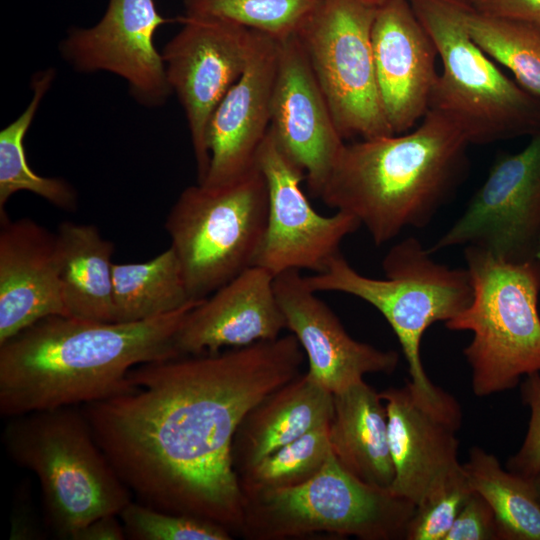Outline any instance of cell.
Segmentation results:
<instances>
[{"label": "cell", "mask_w": 540, "mask_h": 540, "mask_svg": "<svg viewBox=\"0 0 540 540\" xmlns=\"http://www.w3.org/2000/svg\"><path fill=\"white\" fill-rule=\"evenodd\" d=\"M293 334L225 351L140 364L127 386L82 410L133 497L153 508L240 532L244 494L232 443L246 414L297 377Z\"/></svg>", "instance_id": "6da1fadb"}, {"label": "cell", "mask_w": 540, "mask_h": 540, "mask_svg": "<svg viewBox=\"0 0 540 540\" xmlns=\"http://www.w3.org/2000/svg\"><path fill=\"white\" fill-rule=\"evenodd\" d=\"M199 301L137 322L56 315L34 323L0 344L1 416L83 406L120 393L132 368L181 356L177 334Z\"/></svg>", "instance_id": "7a4b0ae2"}, {"label": "cell", "mask_w": 540, "mask_h": 540, "mask_svg": "<svg viewBox=\"0 0 540 540\" xmlns=\"http://www.w3.org/2000/svg\"><path fill=\"white\" fill-rule=\"evenodd\" d=\"M468 145L449 119L428 110L412 131L345 143L319 198L385 244L431 222L463 179Z\"/></svg>", "instance_id": "3957f363"}, {"label": "cell", "mask_w": 540, "mask_h": 540, "mask_svg": "<svg viewBox=\"0 0 540 540\" xmlns=\"http://www.w3.org/2000/svg\"><path fill=\"white\" fill-rule=\"evenodd\" d=\"M383 279L355 270L340 253L325 271L304 276L316 293L341 292L377 309L394 331L408 364L410 384L428 404L443 410L459 408L456 399L428 378L420 355L425 331L444 323L471 302L473 286L467 268H450L436 262L415 237L393 245L382 261Z\"/></svg>", "instance_id": "277c9868"}, {"label": "cell", "mask_w": 540, "mask_h": 540, "mask_svg": "<svg viewBox=\"0 0 540 540\" xmlns=\"http://www.w3.org/2000/svg\"><path fill=\"white\" fill-rule=\"evenodd\" d=\"M3 442L11 458L37 477L47 523L73 540L93 520L133 500L97 443L81 406L9 418Z\"/></svg>", "instance_id": "5b68a950"}, {"label": "cell", "mask_w": 540, "mask_h": 540, "mask_svg": "<svg viewBox=\"0 0 540 540\" xmlns=\"http://www.w3.org/2000/svg\"><path fill=\"white\" fill-rule=\"evenodd\" d=\"M464 257L472 300L445 326L472 332L463 354L473 393L486 397L540 373V260L505 261L474 246L464 248Z\"/></svg>", "instance_id": "8992f818"}, {"label": "cell", "mask_w": 540, "mask_h": 540, "mask_svg": "<svg viewBox=\"0 0 540 540\" xmlns=\"http://www.w3.org/2000/svg\"><path fill=\"white\" fill-rule=\"evenodd\" d=\"M441 60L429 110L441 113L469 144L540 131V100L507 77L473 40L468 0H409Z\"/></svg>", "instance_id": "52a82bcc"}, {"label": "cell", "mask_w": 540, "mask_h": 540, "mask_svg": "<svg viewBox=\"0 0 540 540\" xmlns=\"http://www.w3.org/2000/svg\"><path fill=\"white\" fill-rule=\"evenodd\" d=\"M244 494L241 534L279 540L329 533L362 540L405 539L416 506L346 471L333 453L303 484Z\"/></svg>", "instance_id": "ba28073f"}, {"label": "cell", "mask_w": 540, "mask_h": 540, "mask_svg": "<svg viewBox=\"0 0 540 540\" xmlns=\"http://www.w3.org/2000/svg\"><path fill=\"white\" fill-rule=\"evenodd\" d=\"M268 189L257 164L221 186L186 187L165 220L193 300L255 264L267 224Z\"/></svg>", "instance_id": "9c48e42d"}, {"label": "cell", "mask_w": 540, "mask_h": 540, "mask_svg": "<svg viewBox=\"0 0 540 540\" xmlns=\"http://www.w3.org/2000/svg\"><path fill=\"white\" fill-rule=\"evenodd\" d=\"M376 9L360 0H320L297 33L344 140L394 135L373 58Z\"/></svg>", "instance_id": "30bf717a"}, {"label": "cell", "mask_w": 540, "mask_h": 540, "mask_svg": "<svg viewBox=\"0 0 540 540\" xmlns=\"http://www.w3.org/2000/svg\"><path fill=\"white\" fill-rule=\"evenodd\" d=\"M540 243V131L521 151L500 156L434 252L474 246L499 259H536Z\"/></svg>", "instance_id": "8fae6325"}, {"label": "cell", "mask_w": 540, "mask_h": 540, "mask_svg": "<svg viewBox=\"0 0 540 540\" xmlns=\"http://www.w3.org/2000/svg\"><path fill=\"white\" fill-rule=\"evenodd\" d=\"M256 164L268 189V215L255 264L273 276L302 269L320 273L339 255L342 241L361 224L346 212L318 213L303 191L304 171L278 146L270 129Z\"/></svg>", "instance_id": "7c38bea8"}, {"label": "cell", "mask_w": 540, "mask_h": 540, "mask_svg": "<svg viewBox=\"0 0 540 540\" xmlns=\"http://www.w3.org/2000/svg\"><path fill=\"white\" fill-rule=\"evenodd\" d=\"M183 28L161 55L167 79L185 112L198 182L208 172V125L212 114L241 76L253 30L214 18L180 17Z\"/></svg>", "instance_id": "4fadbf2b"}, {"label": "cell", "mask_w": 540, "mask_h": 540, "mask_svg": "<svg viewBox=\"0 0 540 540\" xmlns=\"http://www.w3.org/2000/svg\"><path fill=\"white\" fill-rule=\"evenodd\" d=\"M168 21L154 0H109L97 24L68 31L60 54L78 72L108 71L120 76L139 104L160 107L172 89L153 38Z\"/></svg>", "instance_id": "5bb4252c"}, {"label": "cell", "mask_w": 540, "mask_h": 540, "mask_svg": "<svg viewBox=\"0 0 540 540\" xmlns=\"http://www.w3.org/2000/svg\"><path fill=\"white\" fill-rule=\"evenodd\" d=\"M270 131L319 198L345 145L297 34L278 40Z\"/></svg>", "instance_id": "9a60e30c"}, {"label": "cell", "mask_w": 540, "mask_h": 540, "mask_svg": "<svg viewBox=\"0 0 540 540\" xmlns=\"http://www.w3.org/2000/svg\"><path fill=\"white\" fill-rule=\"evenodd\" d=\"M385 403L394 466L390 490L415 506L465 478L458 459L456 432L461 411H445L425 402L407 381L380 392Z\"/></svg>", "instance_id": "2e32d148"}, {"label": "cell", "mask_w": 540, "mask_h": 540, "mask_svg": "<svg viewBox=\"0 0 540 540\" xmlns=\"http://www.w3.org/2000/svg\"><path fill=\"white\" fill-rule=\"evenodd\" d=\"M274 289L287 329L308 360L307 374L332 394L364 380L366 374H390L396 369L398 353L351 337L300 271L276 275Z\"/></svg>", "instance_id": "e0dca14e"}, {"label": "cell", "mask_w": 540, "mask_h": 540, "mask_svg": "<svg viewBox=\"0 0 540 540\" xmlns=\"http://www.w3.org/2000/svg\"><path fill=\"white\" fill-rule=\"evenodd\" d=\"M278 40L253 30L244 71L211 116L207 137L210 164L206 186L231 183L256 166L271 123Z\"/></svg>", "instance_id": "ac0fdd59"}, {"label": "cell", "mask_w": 540, "mask_h": 540, "mask_svg": "<svg viewBox=\"0 0 540 540\" xmlns=\"http://www.w3.org/2000/svg\"><path fill=\"white\" fill-rule=\"evenodd\" d=\"M371 41L378 88L393 134L410 131L430 107L438 78L434 42L409 0L377 7Z\"/></svg>", "instance_id": "d6986e66"}, {"label": "cell", "mask_w": 540, "mask_h": 540, "mask_svg": "<svg viewBox=\"0 0 540 540\" xmlns=\"http://www.w3.org/2000/svg\"><path fill=\"white\" fill-rule=\"evenodd\" d=\"M56 315L68 316L56 232L0 213V344Z\"/></svg>", "instance_id": "ffe728a7"}, {"label": "cell", "mask_w": 540, "mask_h": 540, "mask_svg": "<svg viewBox=\"0 0 540 540\" xmlns=\"http://www.w3.org/2000/svg\"><path fill=\"white\" fill-rule=\"evenodd\" d=\"M274 277L253 265L200 300L177 334L180 355L216 353L280 337L287 325Z\"/></svg>", "instance_id": "44dd1931"}, {"label": "cell", "mask_w": 540, "mask_h": 540, "mask_svg": "<svg viewBox=\"0 0 540 540\" xmlns=\"http://www.w3.org/2000/svg\"><path fill=\"white\" fill-rule=\"evenodd\" d=\"M332 415L333 394L307 372L300 373L265 396L239 424L232 443L237 476L281 446L329 424Z\"/></svg>", "instance_id": "7402d4cb"}, {"label": "cell", "mask_w": 540, "mask_h": 540, "mask_svg": "<svg viewBox=\"0 0 540 540\" xmlns=\"http://www.w3.org/2000/svg\"><path fill=\"white\" fill-rule=\"evenodd\" d=\"M329 442L339 464L359 480L384 489L394 481L385 403L364 380L333 394Z\"/></svg>", "instance_id": "603a6c76"}, {"label": "cell", "mask_w": 540, "mask_h": 540, "mask_svg": "<svg viewBox=\"0 0 540 540\" xmlns=\"http://www.w3.org/2000/svg\"><path fill=\"white\" fill-rule=\"evenodd\" d=\"M57 242L60 278L67 315L74 318L114 321V244L92 224L63 221Z\"/></svg>", "instance_id": "cb8c5ba5"}, {"label": "cell", "mask_w": 540, "mask_h": 540, "mask_svg": "<svg viewBox=\"0 0 540 540\" xmlns=\"http://www.w3.org/2000/svg\"><path fill=\"white\" fill-rule=\"evenodd\" d=\"M199 300L188 292L172 247L137 263L113 264L115 322H137L180 310Z\"/></svg>", "instance_id": "d4e9b609"}, {"label": "cell", "mask_w": 540, "mask_h": 540, "mask_svg": "<svg viewBox=\"0 0 540 540\" xmlns=\"http://www.w3.org/2000/svg\"><path fill=\"white\" fill-rule=\"evenodd\" d=\"M471 490L490 504L498 540H540V503L531 479L504 469L497 457L473 446L463 464Z\"/></svg>", "instance_id": "484cf974"}, {"label": "cell", "mask_w": 540, "mask_h": 540, "mask_svg": "<svg viewBox=\"0 0 540 540\" xmlns=\"http://www.w3.org/2000/svg\"><path fill=\"white\" fill-rule=\"evenodd\" d=\"M56 76L54 68L41 70L32 76V99L25 110L0 131V213L12 195L20 191L31 192L69 212L78 208V194L65 179L43 177L34 172L28 161L24 138L39 105Z\"/></svg>", "instance_id": "4316f807"}, {"label": "cell", "mask_w": 540, "mask_h": 540, "mask_svg": "<svg viewBox=\"0 0 540 540\" xmlns=\"http://www.w3.org/2000/svg\"><path fill=\"white\" fill-rule=\"evenodd\" d=\"M466 23L473 40L515 81L540 100V26L482 13L468 0Z\"/></svg>", "instance_id": "83f0119b"}, {"label": "cell", "mask_w": 540, "mask_h": 540, "mask_svg": "<svg viewBox=\"0 0 540 540\" xmlns=\"http://www.w3.org/2000/svg\"><path fill=\"white\" fill-rule=\"evenodd\" d=\"M320 0H185V16L214 18L283 40L298 33Z\"/></svg>", "instance_id": "f1b7e54d"}, {"label": "cell", "mask_w": 540, "mask_h": 540, "mask_svg": "<svg viewBox=\"0 0 540 540\" xmlns=\"http://www.w3.org/2000/svg\"><path fill=\"white\" fill-rule=\"evenodd\" d=\"M332 453L329 424L287 443L238 476L243 493L287 488L305 483L325 465Z\"/></svg>", "instance_id": "f546056e"}, {"label": "cell", "mask_w": 540, "mask_h": 540, "mask_svg": "<svg viewBox=\"0 0 540 540\" xmlns=\"http://www.w3.org/2000/svg\"><path fill=\"white\" fill-rule=\"evenodd\" d=\"M126 539L230 540L231 532L214 522L162 511L132 500L120 513Z\"/></svg>", "instance_id": "4dcf8cb0"}, {"label": "cell", "mask_w": 540, "mask_h": 540, "mask_svg": "<svg viewBox=\"0 0 540 540\" xmlns=\"http://www.w3.org/2000/svg\"><path fill=\"white\" fill-rule=\"evenodd\" d=\"M471 491L465 476L417 505L405 540H444Z\"/></svg>", "instance_id": "1f68e13d"}, {"label": "cell", "mask_w": 540, "mask_h": 540, "mask_svg": "<svg viewBox=\"0 0 540 540\" xmlns=\"http://www.w3.org/2000/svg\"><path fill=\"white\" fill-rule=\"evenodd\" d=\"M520 391L523 403L530 409V420L523 443L508 459L506 469L531 479L540 471V373L525 376Z\"/></svg>", "instance_id": "d6a6232c"}, {"label": "cell", "mask_w": 540, "mask_h": 540, "mask_svg": "<svg viewBox=\"0 0 540 540\" xmlns=\"http://www.w3.org/2000/svg\"><path fill=\"white\" fill-rule=\"evenodd\" d=\"M444 540H498L495 514L482 495L471 491Z\"/></svg>", "instance_id": "836d02e7"}, {"label": "cell", "mask_w": 540, "mask_h": 540, "mask_svg": "<svg viewBox=\"0 0 540 540\" xmlns=\"http://www.w3.org/2000/svg\"><path fill=\"white\" fill-rule=\"evenodd\" d=\"M486 14L520 19L540 26V0H470Z\"/></svg>", "instance_id": "e575fe53"}, {"label": "cell", "mask_w": 540, "mask_h": 540, "mask_svg": "<svg viewBox=\"0 0 540 540\" xmlns=\"http://www.w3.org/2000/svg\"><path fill=\"white\" fill-rule=\"evenodd\" d=\"M126 534L119 515H105L99 517L83 529L73 540H124Z\"/></svg>", "instance_id": "d590c367"}, {"label": "cell", "mask_w": 540, "mask_h": 540, "mask_svg": "<svg viewBox=\"0 0 540 540\" xmlns=\"http://www.w3.org/2000/svg\"><path fill=\"white\" fill-rule=\"evenodd\" d=\"M531 481L534 486L537 499L540 503V471L534 477L531 478Z\"/></svg>", "instance_id": "8d00e7d4"}, {"label": "cell", "mask_w": 540, "mask_h": 540, "mask_svg": "<svg viewBox=\"0 0 540 540\" xmlns=\"http://www.w3.org/2000/svg\"><path fill=\"white\" fill-rule=\"evenodd\" d=\"M360 1H362V2H364L366 4L378 7L381 4H383L386 0H360Z\"/></svg>", "instance_id": "74e56055"}, {"label": "cell", "mask_w": 540, "mask_h": 540, "mask_svg": "<svg viewBox=\"0 0 540 540\" xmlns=\"http://www.w3.org/2000/svg\"><path fill=\"white\" fill-rule=\"evenodd\" d=\"M536 259L540 260V243L536 254Z\"/></svg>", "instance_id": "f35d334b"}]
</instances>
